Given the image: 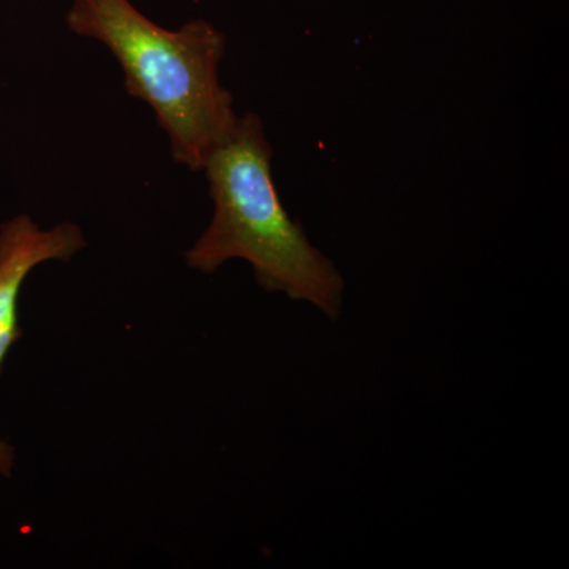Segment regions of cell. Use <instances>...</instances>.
Returning <instances> with one entry per match:
<instances>
[{
  "label": "cell",
  "mask_w": 569,
  "mask_h": 569,
  "mask_svg": "<svg viewBox=\"0 0 569 569\" xmlns=\"http://www.w3.org/2000/svg\"><path fill=\"white\" fill-rule=\"evenodd\" d=\"M271 160L260 116H239L233 132L206 160L213 217L186 253L187 264L211 274L227 261L244 260L266 291L310 302L336 321L342 310V276L284 209Z\"/></svg>",
  "instance_id": "obj_1"
},
{
  "label": "cell",
  "mask_w": 569,
  "mask_h": 569,
  "mask_svg": "<svg viewBox=\"0 0 569 569\" xmlns=\"http://www.w3.org/2000/svg\"><path fill=\"white\" fill-rule=\"evenodd\" d=\"M66 20L71 32L100 41L118 59L127 92L156 112L176 162L203 170L239 118L220 82L223 33L206 20L164 29L132 0H71Z\"/></svg>",
  "instance_id": "obj_2"
},
{
  "label": "cell",
  "mask_w": 569,
  "mask_h": 569,
  "mask_svg": "<svg viewBox=\"0 0 569 569\" xmlns=\"http://www.w3.org/2000/svg\"><path fill=\"white\" fill-rule=\"evenodd\" d=\"M86 246L80 227L61 223L41 230L29 216H18L0 224V373L3 359L20 339L18 302L26 277L47 261L70 260ZM13 448L0 440V475L9 477Z\"/></svg>",
  "instance_id": "obj_3"
}]
</instances>
